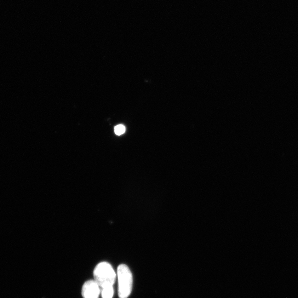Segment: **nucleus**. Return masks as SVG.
<instances>
[{"label": "nucleus", "instance_id": "5", "mask_svg": "<svg viewBox=\"0 0 298 298\" xmlns=\"http://www.w3.org/2000/svg\"><path fill=\"white\" fill-rule=\"evenodd\" d=\"M114 132L117 135H123L125 132V128L123 125H118L114 128Z\"/></svg>", "mask_w": 298, "mask_h": 298}, {"label": "nucleus", "instance_id": "1", "mask_svg": "<svg viewBox=\"0 0 298 298\" xmlns=\"http://www.w3.org/2000/svg\"><path fill=\"white\" fill-rule=\"evenodd\" d=\"M95 282L101 289L113 286L116 280V273L110 263L103 262L96 266L94 271Z\"/></svg>", "mask_w": 298, "mask_h": 298}, {"label": "nucleus", "instance_id": "3", "mask_svg": "<svg viewBox=\"0 0 298 298\" xmlns=\"http://www.w3.org/2000/svg\"><path fill=\"white\" fill-rule=\"evenodd\" d=\"M101 288L95 280H88L85 282L82 288V296L84 298H99Z\"/></svg>", "mask_w": 298, "mask_h": 298}, {"label": "nucleus", "instance_id": "2", "mask_svg": "<svg viewBox=\"0 0 298 298\" xmlns=\"http://www.w3.org/2000/svg\"><path fill=\"white\" fill-rule=\"evenodd\" d=\"M118 295L119 298H128L133 289V275L129 267L122 264L117 269Z\"/></svg>", "mask_w": 298, "mask_h": 298}, {"label": "nucleus", "instance_id": "4", "mask_svg": "<svg viewBox=\"0 0 298 298\" xmlns=\"http://www.w3.org/2000/svg\"><path fill=\"white\" fill-rule=\"evenodd\" d=\"M102 298H112L114 295L113 286H108L101 289Z\"/></svg>", "mask_w": 298, "mask_h": 298}]
</instances>
